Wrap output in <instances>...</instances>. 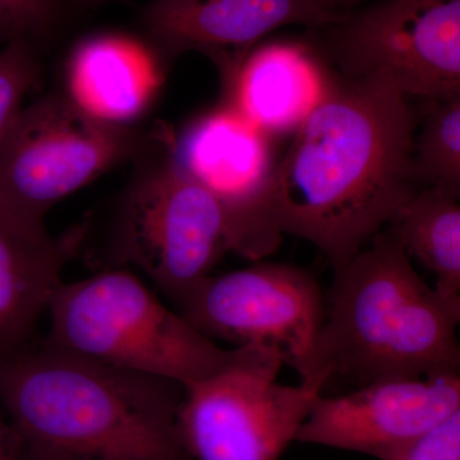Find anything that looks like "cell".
<instances>
[{"mask_svg":"<svg viewBox=\"0 0 460 460\" xmlns=\"http://www.w3.org/2000/svg\"><path fill=\"white\" fill-rule=\"evenodd\" d=\"M330 81L272 172V226L319 248L332 270L419 192L411 166L419 111L376 80Z\"/></svg>","mask_w":460,"mask_h":460,"instance_id":"cell-1","label":"cell"},{"mask_svg":"<svg viewBox=\"0 0 460 460\" xmlns=\"http://www.w3.org/2000/svg\"><path fill=\"white\" fill-rule=\"evenodd\" d=\"M184 386L47 343L0 356V402L20 460H189Z\"/></svg>","mask_w":460,"mask_h":460,"instance_id":"cell-2","label":"cell"},{"mask_svg":"<svg viewBox=\"0 0 460 460\" xmlns=\"http://www.w3.org/2000/svg\"><path fill=\"white\" fill-rule=\"evenodd\" d=\"M334 274L308 377L321 378L323 393L332 383L459 375L460 307L417 274L385 229Z\"/></svg>","mask_w":460,"mask_h":460,"instance_id":"cell-3","label":"cell"},{"mask_svg":"<svg viewBox=\"0 0 460 460\" xmlns=\"http://www.w3.org/2000/svg\"><path fill=\"white\" fill-rule=\"evenodd\" d=\"M47 313V343L184 387L262 350L220 348L123 269L60 284Z\"/></svg>","mask_w":460,"mask_h":460,"instance_id":"cell-4","label":"cell"},{"mask_svg":"<svg viewBox=\"0 0 460 460\" xmlns=\"http://www.w3.org/2000/svg\"><path fill=\"white\" fill-rule=\"evenodd\" d=\"M314 31L343 77L420 102L460 95V0H378Z\"/></svg>","mask_w":460,"mask_h":460,"instance_id":"cell-5","label":"cell"},{"mask_svg":"<svg viewBox=\"0 0 460 460\" xmlns=\"http://www.w3.org/2000/svg\"><path fill=\"white\" fill-rule=\"evenodd\" d=\"M284 363L257 350L184 387L178 428L190 458L279 460L325 385L319 377L278 383Z\"/></svg>","mask_w":460,"mask_h":460,"instance_id":"cell-6","label":"cell"},{"mask_svg":"<svg viewBox=\"0 0 460 460\" xmlns=\"http://www.w3.org/2000/svg\"><path fill=\"white\" fill-rule=\"evenodd\" d=\"M140 142L132 128L93 119L65 93L41 96L0 140V205L45 223L58 202L135 155Z\"/></svg>","mask_w":460,"mask_h":460,"instance_id":"cell-7","label":"cell"},{"mask_svg":"<svg viewBox=\"0 0 460 460\" xmlns=\"http://www.w3.org/2000/svg\"><path fill=\"white\" fill-rule=\"evenodd\" d=\"M117 238L120 261L137 266L175 305L233 251L223 206L172 157L128 190Z\"/></svg>","mask_w":460,"mask_h":460,"instance_id":"cell-8","label":"cell"},{"mask_svg":"<svg viewBox=\"0 0 460 460\" xmlns=\"http://www.w3.org/2000/svg\"><path fill=\"white\" fill-rule=\"evenodd\" d=\"M210 275L177 305L205 337L278 354L311 376L325 296L310 271L281 262Z\"/></svg>","mask_w":460,"mask_h":460,"instance_id":"cell-9","label":"cell"},{"mask_svg":"<svg viewBox=\"0 0 460 460\" xmlns=\"http://www.w3.org/2000/svg\"><path fill=\"white\" fill-rule=\"evenodd\" d=\"M171 157L223 206L233 252L260 261L277 250L281 235L268 208L277 163L268 133L226 105L190 124Z\"/></svg>","mask_w":460,"mask_h":460,"instance_id":"cell-10","label":"cell"},{"mask_svg":"<svg viewBox=\"0 0 460 460\" xmlns=\"http://www.w3.org/2000/svg\"><path fill=\"white\" fill-rule=\"evenodd\" d=\"M460 411V375L389 378L344 394H321L296 441L385 460Z\"/></svg>","mask_w":460,"mask_h":460,"instance_id":"cell-11","label":"cell"},{"mask_svg":"<svg viewBox=\"0 0 460 460\" xmlns=\"http://www.w3.org/2000/svg\"><path fill=\"white\" fill-rule=\"evenodd\" d=\"M341 17L308 0H153L141 21L157 53L177 57L199 51L228 74L275 30L299 25L314 31Z\"/></svg>","mask_w":460,"mask_h":460,"instance_id":"cell-12","label":"cell"},{"mask_svg":"<svg viewBox=\"0 0 460 460\" xmlns=\"http://www.w3.org/2000/svg\"><path fill=\"white\" fill-rule=\"evenodd\" d=\"M157 50L122 32H99L75 45L66 68V98L84 114L132 128L162 89Z\"/></svg>","mask_w":460,"mask_h":460,"instance_id":"cell-13","label":"cell"},{"mask_svg":"<svg viewBox=\"0 0 460 460\" xmlns=\"http://www.w3.org/2000/svg\"><path fill=\"white\" fill-rule=\"evenodd\" d=\"M68 246L0 205V356L29 347L33 330L63 283Z\"/></svg>","mask_w":460,"mask_h":460,"instance_id":"cell-14","label":"cell"},{"mask_svg":"<svg viewBox=\"0 0 460 460\" xmlns=\"http://www.w3.org/2000/svg\"><path fill=\"white\" fill-rule=\"evenodd\" d=\"M226 75L229 107L270 137L295 132L330 84L313 51L295 42L250 51Z\"/></svg>","mask_w":460,"mask_h":460,"instance_id":"cell-15","label":"cell"},{"mask_svg":"<svg viewBox=\"0 0 460 460\" xmlns=\"http://www.w3.org/2000/svg\"><path fill=\"white\" fill-rule=\"evenodd\" d=\"M460 196L422 189L395 211L386 232L436 278V292L460 307Z\"/></svg>","mask_w":460,"mask_h":460,"instance_id":"cell-16","label":"cell"},{"mask_svg":"<svg viewBox=\"0 0 460 460\" xmlns=\"http://www.w3.org/2000/svg\"><path fill=\"white\" fill-rule=\"evenodd\" d=\"M411 166L420 187L460 196V95L423 100Z\"/></svg>","mask_w":460,"mask_h":460,"instance_id":"cell-17","label":"cell"},{"mask_svg":"<svg viewBox=\"0 0 460 460\" xmlns=\"http://www.w3.org/2000/svg\"><path fill=\"white\" fill-rule=\"evenodd\" d=\"M39 81L31 42H8L0 51V140L16 119Z\"/></svg>","mask_w":460,"mask_h":460,"instance_id":"cell-18","label":"cell"},{"mask_svg":"<svg viewBox=\"0 0 460 460\" xmlns=\"http://www.w3.org/2000/svg\"><path fill=\"white\" fill-rule=\"evenodd\" d=\"M65 0H0V42H32L56 27Z\"/></svg>","mask_w":460,"mask_h":460,"instance_id":"cell-19","label":"cell"},{"mask_svg":"<svg viewBox=\"0 0 460 460\" xmlns=\"http://www.w3.org/2000/svg\"><path fill=\"white\" fill-rule=\"evenodd\" d=\"M385 460H460V411L402 445Z\"/></svg>","mask_w":460,"mask_h":460,"instance_id":"cell-20","label":"cell"},{"mask_svg":"<svg viewBox=\"0 0 460 460\" xmlns=\"http://www.w3.org/2000/svg\"><path fill=\"white\" fill-rule=\"evenodd\" d=\"M0 460H20L17 441L8 420L0 416Z\"/></svg>","mask_w":460,"mask_h":460,"instance_id":"cell-21","label":"cell"},{"mask_svg":"<svg viewBox=\"0 0 460 460\" xmlns=\"http://www.w3.org/2000/svg\"><path fill=\"white\" fill-rule=\"evenodd\" d=\"M308 2L326 13L343 16L358 7L365 0H308Z\"/></svg>","mask_w":460,"mask_h":460,"instance_id":"cell-22","label":"cell"},{"mask_svg":"<svg viewBox=\"0 0 460 460\" xmlns=\"http://www.w3.org/2000/svg\"><path fill=\"white\" fill-rule=\"evenodd\" d=\"M74 2L83 3V4H95V3L105 2V0H74Z\"/></svg>","mask_w":460,"mask_h":460,"instance_id":"cell-23","label":"cell"}]
</instances>
